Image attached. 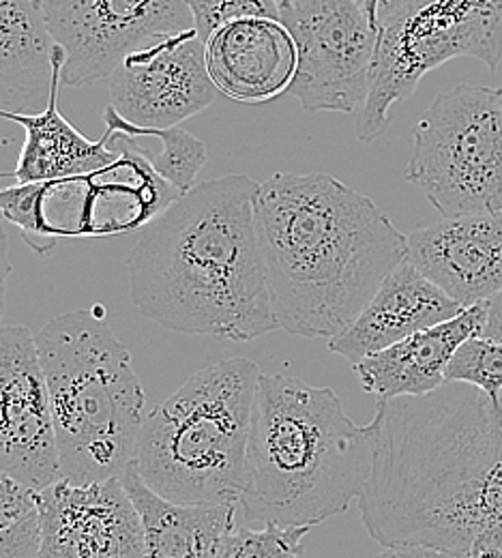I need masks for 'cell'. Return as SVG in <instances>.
Returning <instances> with one entry per match:
<instances>
[{
	"label": "cell",
	"mask_w": 502,
	"mask_h": 558,
	"mask_svg": "<svg viewBox=\"0 0 502 558\" xmlns=\"http://www.w3.org/2000/svg\"><path fill=\"white\" fill-rule=\"evenodd\" d=\"M33 511V492L0 471V535Z\"/></svg>",
	"instance_id": "484cf974"
},
{
	"label": "cell",
	"mask_w": 502,
	"mask_h": 558,
	"mask_svg": "<svg viewBox=\"0 0 502 558\" xmlns=\"http://www.w3.org/2000/svg\"><path fill=\"white\" fill-rule=\"evenodd\" d=\"M406 181L442 217L502 213V86L440 93L413 132Z\"/></svg>",
	"instance_id": "ba28073f"
},
{
	"label": "cell",
	"mask_w": 502,
	"mask_h": 558,
	"mask_svg": "<svg viewBox=\"0 0 502 558\" xmlns=\"http://www.w3.org/2000/svg\"><path fill=\"white\" fill-rule=\"evenodd\" d=\"M462 310L406 258L380 283L359 316L327 347L355 365L374 352L457 316Z\"/></svg>",
	"instance_id": "2e32d148"
},
{
	"label": "cell",
	"mask_w": 502,
	"mask_h": 558,
	"mask_svg": "<svg viewBox=\"0 0 502 558\" xmlns=\"http://www.w3.org/2000/svg\"><path fill=\"white\" fill-rule=\"evenodd\" d=\"M376 33L369 90L355 128L365 144L389 130L391 108L446 61L468 57L497 71L502 0H380Z\"/></svg>",
	"instance_id": "52a82bcc"
},
{
	"label": "cell",
	"mask_w": 502,
	"mask_h": 558,
	"mask_svg": "<svg viewBox=\"0 0 502 558\" xmlns=\"http://www.w3.org/2000/svg\"><path fill=\"white\" fill-rule=\"evenodd\" d=\"M406 258L462 307L502 290V213L442 217L408 234Z\"/></svg>",
	"instance_id": "5bb4252c"
},
{
	"label": "cell",
	"mask_w": 502,
	"mask_h": 558,
	"mask_svg": "<svg viewBox=\"0 0 502 558\" xmlns=\"http://www.w3.org/2000/svg\"><path fill=\"white\" fill-rule=\"evenodd\" d=\"M376 558H468V555L424 548V546H400V548H384Z\"/></svg>",
	"instance_id": "83f0119b"
},
{
	"label": "cell",
	"mask_w": 502,
	"mask_h": 558,
	"mask_svg": "<svg viewBox=\"0 0 502 558\" xmlns=\"http://www.w3.org/2000/svg\"><path fill=\"white\" fill-rule=\"evenodd\" d=\"M499 402H501V407H502V391H501V396H499Z\"/></svg>",
	"instance_id": "e575fe53"
},
{
	"label": "cell",
	"mask_w": 502,
	"mask_h": 558,
	"mask_svg": "<svg viewBox=\"0 0 502 558\" xmlns=\"http://www.w3.org/2000/svg\"><path fill=\"white\" fill-rule=\"evenodd\" d=\"M466 555L468 558H502V526L479 533Z\"/></svg>",
	"instance_id": "4316f807"
},
{
	"label": "cell",
	"mask_w": 502,
	"mask_h": 558,
	"mask_svg": "<svg viewBox=\"0 0 502 558\" xmlns=\"http://www.w3.org/2000/svg\"><path fill=\"white\" fill-rule=\"evenodd\" d=\"M260 376L252 359L217 361L148 413L134 462L144 484L174 502L238 505Z\"/></svg>",
	"instance_id": "8992f818"
},
{
	"label": "cell",
	"mask_w": 502,
	"mask_h": 558,
	"mask_svg": "<svg viewBox=\"0 0 502 558\" xmlns=\"http://www.w3.org/2000/svg\"><path fill=\"white\" fill-rule=\"evenodd\" d=\"M309 529L265 524V529L254 531L236 526L225 537L221 558H298Z\"/></svg>",
	"instance_id": "603a6c76"
},
{
	"label": "cell",
	"mask_w": 502,
	"mask_h": 558,
	"mask_svg": "<svg viewBox=\"0 0 502 558\" xmlns=\"http://www.w3.org/2000/svg\"><path fill=\"white\" fill-rule=\"evenodd\" d=\"M41 11L65 52L61 80L70 88L110 77L155 39L196 28L187 0H44Z\"/></svg>",
	"instance_id": "30bf717a"
},
{
	"label": "cell",
	"mask_w": 502,
	"mask_h": 558,
	"mask_svg": "<svg viewBox=\"0 0 502 558\" xmlns=\"http://www.w3.org/2000/svg\"><path fill=\"white\" fill-rule=\"evenodd\" d=\"M0 471L30 492L63 480L37 338L0 325Z\"/></svg>",
	"instance_id": "7c38bea8"
},
{
	"label": "cell",
	"mask_w": 502,
	"mask_h": 558,
	"mask_svg": "<svg viewBox=\"0 0 502 558\" xmlns=\"http://www.w3.org/2000/svg\"><path fill=\"white\" fill-rule=\"evenodd\" d=\"M374 464L359 496L363 526L382 548L468 553L502 526V407L466 383L421 398L378 400Z\"/></svg>",
	"instance_id": "6da1fadb"
},
{
	"label": "cell",
	"mask_w": 502,
	"mask_h": 558,
	"mask_svg": "<svg viewBox=\"0 0 502 558\" xmlns=\"http://www.w3.org/2000/svg\"><path fill=\"white\" fill-rule=\"evenodd\" d=\"M278 2V7L282 9V7H287V4H294V2H298V0H276Z\"/></svg>",
	"instance_id": "1f68e13d"
},
{
	"label": "cell",
	"mask_w": 502,
	"mask_h": 558,
	"mask_svg": "<svg viewBox=\"0 0 502 558\" xmlns=\"http://www.w3.org/2000/svg\"><path fill=\"white\" fill-rule=\"evenodd\" d=\"M35 338L63 480L84 486L123 477L136 462L146 396L106 307L65 312Z\"/></svg>",
	"instance_id": "5b68a950"
},
{
	"label": "cell",
	"mask_w": 502,
	"mask_h": 558,
	"mask_svg": "<svg viewBox=\"0 0 502 558\" xmlns=\"http://www.w3.org/2000/svg\"><path fill=\"white\" fill-rule=\"evenodd\" d=\"M63 68L57 71L48 106L37 114L0 112V119L24 128L26 140L13 170L20 185L57 181L77 174H88L112 166L123 155V146L112 130H106L101 140L82 136L72 123L59 112V90Z\"/></svg>",
	"instance_id": "d6986e66"
},
{
	"label": "cell",
	"mask_w": 502,
	"mask_h": 558,
	"mask_svg": "<svg viewBox=\"0 0 502 558\" xmlns=\"http://www.w3.org/2000/svg\"><path fill=\"white\" fill-rule=\"evenodd\" d=\"M187 4L194 15V26L205 44L213 31L228 20L243 15L280 17V7L276 0H187Z\"/></svg>",
	"instance_id": "cb8c5ba5"
},
{
	"label": "cell",
	"mask_w": 502,
	"mask_h": 558,
	"mask_svg": "<svg viewBox=\"0 0 502 558\" xmlns=\"http://www.w3.org/2000/svg\"><path fill=\"white\" fill-rule=\"evenodd\" d=\"M486 325H483V338H490L502 344V290L494 294L490 301H486Z\"/></svg>",
	"instance_id": "f1b7e54d"
},
{
	"label": "cell",
	"mask_w": 502,
	"mask_h": 558,
	"mask_svg": "<svg viewBox=\"0 0 502 558\" xmlns=\"http://www.w3.org/2000/svg\"><path fill=\"white\" fill-rule=\"evenodd\" d=\"M65 52L33 0H0V112L37 114L52 95Z\"/></svg>",
	"instance_id": "ac0fdd59"
},
{
	"label": "cell",
	"mask_w": 502,
	"mask_h": 558,
	"mask_svg": "<svg viewBox=\"0 0 502 558\" xmlns=\"http://www.w3.org/2000/svg\"><path fill=\"white\" fill-rule=\"evenodd\" d=\"M144 529V558H221L238 526L236 502H174L152 492L132 466L123 477Z\"/></svg>",
	"instance_id": "ffe728a7"
},
{
	"label": "cell",
	"mask_w": 502,
	"mask_h": 558,
	"mask_svg": "<svg viewBox=\"0 0 502 558\" xmlns=\"http://www.w3.org/2000/svg\"><path fill=\"white\" fill-rule=\"evenodd\" d=\"M296 46L287 88L305 112H355L365 104L378 33L355 0H298L280 9Z\"/></svg>",
	"instance_id": "9c48e42d"
},
{
	"label": "cell",
	"mask_w": 502,
	"mask_h": 558,
	"mask_svg": "<svg viewBox=\"0 0 502 558\" xmlns=\"http://www.w3.org/2000/svg\"><path fill=\"white\" fill-rule=\"evenodd\" d=\"M360 7V11L367 15V20L371 22V26L376 28V22H378V4L380 0H355Z\"/></svg>",
	"instance_id": "4dcf8cb0"
},
{
	"label": "cell",
	"mask_w": 502,
	"mask_h": 558,
	"mask_svg": "<svg viewBox=\"0 0 502 558\" xmlns=\"http://www.w3.org/2000/svg\"><path fill=\"white\" fill-rule=\"evenodd\" d=\"M446 383H466L499 400L502 391V344L477 336L466 340L451 356Z\"/></svg>",
	"instance_id": "7402d4cb"
},
{
	"label": "cell",
	"mask_w": 502,
	"mask_h": 558,
	"mask_svg": "<svg viewBox=\"0 0 502 558\" xmlns=\"http://www.w3.org/2000/svg\"><path fill=\"white\" fill-rule=\"evenodd\" d=\"M7 177H13V172H2V174H0V181L7 179Z\"/></svg>",
	"instance_id": "d6a6232c"
},
{
	"label": "cell",
	"mask_w": 502,
	"mask_h": 558,
	"mask_svg": "<svg viewBox=\"0 0 502 558\" xmlns=\"http://www.w3.org/2000/svg\"><path fill=\"white\" fill-rule=\"evenodd\" d=\"M103 119H106L108 130H114L119 134H125L132 138L155 136L161 142V150L157 155H152L148 148L143 146V155L152 166V170L166 183H170L174 190H179L181 194L196 187V179H198L200 170L207 166V146L203 140L196 138L194 134H189L187 130H183L179 125L168 128V130L136 128V125L127 123L123 117H119V112L112 106L106 108Z\"/></svg>",
	"instance_id": "44dd1931"
},
{
	"label": "cell",
	"mask_w": 502,
	"mask_h": 558,
	"mask_svg": "<svg viewBox=\"0 0 502 558\" xmlns=\"http://www.w3.org/2000/svg\"><path fill=\"white\" fill-rule=\"evenodd\" d=\"M207 68L221 95L260 106L287 93L296 46L280 17L243 15L223 22L207 39Z\"/></svg>",
	"instance_id": "9a60e30c"
},
{
	"label": "cell",
	"mask_w": 502,
	"mask_h": 558,
	"mask_svg": "<svg viewBox=\"0 0 502 558\" xmlns=\"http://www.w3.org/2000/svg\"><path fill=\"white\" fill-rule=\"evenodd\" d=\"M254 209L273 314L296 338L342 333L408 254L389 215L327 172L273 174Z\"/></svg>",
	"instance_id": "3957f363"
},
{
	"label": "cell",
	"mask_w": 502,
	"mask_h": 558,
	"mask_svg": "<svg viewBox=\"0 0 502 558\" xmlns=\"http://www.w3.org/2000/svg\"><path fill=\"white\" fill-rule=\"evenodd\" d=\"M2 217H0V323L4 318V307H7V279L11 274V263H9V241H7V232L2 226Z\"/></svg>",
	"instance_id": "f546056e"
},
{
	"label": "cell",
	"mask_w": 502,
	"mask_h": 558,
	"mask_svg": "<svg viewBox=\"0 0 502 558\" xmlns=\"http://www.w3.org/2000/svg\"><path fill=\"white\" fill-rule=\"evenodd\" d=\"M374 427L357 425L331 387L262 374L254 402L241 509L247 520L316 526L359 500Z\"/></svg>",
	"instance_id": "277c9868"
},
{
	"label": "cell",
	"mask_w": 502,
	"mask_h": 558,
	"mask_svg": "<svg viewBox=\"0 0 502 558\" xmlns=\"http://www.w3.org/2000/svg\"><path fill=\"white\" fill-rule=\"evenodd\" d=\"M219 95L196 28L155 39L110 73V106L136 128L168 130L207 110Z\"/></svg>",
	"instance_id": "8fae6325"
},
{
	"label": "cell",
	"mask_w": 502,
	"mask_h": 558,
	"mask_svg": "<svg viewBox=\"0 0 502 558\" xmlns=\"http://www.w3.org/2000/svg\"><path fill=\"white\" fill-rule=\"evenodd\" d=\"M37 555L39 520L37 511H33L0 535V558H37Z\"/></svg>",
	"instance_id": "d4e9b609"
},
{
	"label": "cell",
	"mask_w": 502,
	"mask_h": 558,
	"mask_svg": "<svg viewBox=\"0 0 502 558\" xmlns=\"http://www.w3.org/2000/svg\"><path fill=\"white\" fill-rule=\"evenodd\" d=\"M486 312V303L464 307L436 327L360 359L355 363L360 387L378 400L421 398L440 389L455 350L483 333Z\"/></svg>",
	"instance_id": "e0dca14e"
},
{
	"label": "cell",
	"mask_w": 502,
	"mask_h": 558,
	"mask_svg": "<svg viewBox=\"0 0 502 558\" xmlns=\"http://www.w3.org/2000/svg\"><path fill=\"white\" fill-rule=\"evenodd\" d=\"M258 183L228 174L146 221L127 258L132 301L170 331L254 342L278 320L256 230Z\"/></svg>",
	"instance_id": "7a4b0ae2"
},
{
	"label": "cell",
	"mask_w": 502,
	"mask_h": 558,
	"mask_svg": "<svg viewBox=\"0 0 502 558\" xmlns=\"http://www.w3.org/2000/svg\"><path fill=\"white\" fill-rule=\"evenodd\" d=\"M33 2H37V4H39V7H41V2H44V0H33Z\"/></svg>",
	"instance_id": "836d02e7"
},
{
	"label": "cell",
	"mask_w": 502,
	"mask_h": 558,
	"mask_svg": "<svg viewBox=\"0 0 502 558\" xmlns=\"http://www.w3.org/2000/svg\"><path fill=\"white\" fill-rule=\"evenodd\" d=\"M33 500L37 558H144L143 520L121 477L84 486L59 480Z\"/></svg>",
	"instance_id": "4fadbf2b"
}]
</instances>
